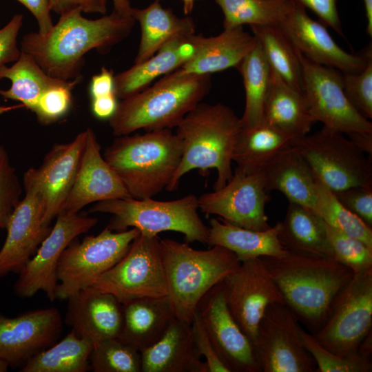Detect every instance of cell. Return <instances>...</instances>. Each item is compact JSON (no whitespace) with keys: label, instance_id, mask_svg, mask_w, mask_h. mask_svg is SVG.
<instances>
[{"label":"cell","instance_id":"obj_10","mask_svg":"<svg viewBox=\"0 0 372 372\" xmlns=\"http://www.w3.org/2000/svg\"><path fill=\"white\" fill-rule=\"evenodd\" d=\"M372 328V269L354 273L334 298L322 327L314 334L324 348L340 357L358 353Z\"/></svg>","mask_w":372,"mask_h":372},{"label":"cell","instance_id":"obj_18","mask_svg":"<svg viewBox=\"0 0 372 372\" xmlns=\"http://www.w3.org/2000/svg\"><path fill=\"white\" fill-rule=\"evenodd\" d=\"M196 310L229 372H261L252 343L227 307L222 281L205 295Z\"/></svg>","mask_w":372,"mask_h":372},{"label":"cell","instance_id":"obj_2","mask_svg":"<svg viewBox=\"0 0 372 372\" xmlns=\"http://www.w3.org/2000/svg\"><path fill=\"white\" fill-rule=\"evenodd\" d=\"M260 258L285 304L311 334L322 327L334 298L354 275L333 257L288 251Z\"/></svg>","mask_w":372,"mask_h":372},{"label":"cell","instance_id":"obj_27","mask_svg":"<svg viewBox=\"0 0 372 372\" xmlns=\"http://www.w3.org/2000/svg\"><path fill=\"white\" fill-rule=\"evenodd\" d=\"M260 171L268 192L278 190L287 198L289 202L316 213L317 180L294 146L276 155Z\"/></svg>","mask_w":372,"mask_h":372},{"label":"cell","instance_id":"obj_23","mask_svg":"<svg viewBox=\"0 0 372 372\" xmlns=\"http://www.w3.org/2000/svg\"><path fill=\"white\" fill-rule=\"evenodd\" d=\"M68 300L66 322L78 336L93 344L118 337L123 321L122 304L114 296L90 286Z\"/></svg>","mask_w":372,"mask_h":372},{"label":"cell","instance_id":"obj_45","mask_svg":"<svg viewBox=\"0 0 372 372\" xmlns=\"http://www.w3.org/2000/svg\"><path fill=\"white\" fill-rule=\"evenodd\" d=\"M344 93L354 107L365 118H372V56L357 73H342Z\"/></svg>","mask_w":372,"mask_h":372},{"label":"cell","instance_id":"obj_34","mask_svg":"<svg viewBox=\"0 0 372 372\" xmlns=\"http://www.w3.org/2000/svg\"><path fill=\"white\" fill-rule=\"evenodd\" d=\"M3 79H9L11 86L8 90H0V95L20 101L30 110L48 90L66 81L48 75L30 55L23 52L13 65L0 67V80Z\"/></svg>","mask_w":372,"mask_h":372},{"label":"cell","instance_id":"obj_6","mask_svg":"<svg viewBox=\"0 0 372 372\" xmlns=\"http://www.w3.org/2000/svg\"><path fill=\"white\" fill-rule=\"evenodd\" d=\"M167 296L176 318L191 323L205 295L223 281L240 263L228 249L213 245L205 250L189 242L160 239Z\"/></svg>","mask_w":372,"mask_h":372},{"label":"cell","instance_id":"obj_24","mask_svg":"<svg viewBox=\"0 0 372 372\" xmlns=\"http://www.w3.org/2000/svg\"><path fill=\"white\" fill-rule=\"evenodd\" d=\"M141 357V372H208L196 351L191 323L176 318Z\"/></svg>","mask_w":372,"mask_h":372},{"label":"cell","instance_id":"obj_33","mask_svg":"<svg viewBox=\"0 0 372 372\" xmlns=\"http://www.w3.org/2000/svg\"><path fill=\"white\" fill-rule=\"evenodd\" d=\"M294 141L263 121L253 127H242L233 152V162L237 164L236 169L258 172L276 155L293 146Z\"/></svg>","mask_w":372,"mask_h":372},{"label":"cell","instance_id":"obj_59","mask_svg":"<svg viewBox=\"0 0 372 372\" xmlns=\"http://www.w3.org/2000/svg\"><path fill=\"white\" fill-rule=\"evenodd\" d=\"M155 1H159L160 0H155Z\"/></svg>","mask_w":372,"mask_h":372},{"label":"cell","instance_id":"obj_5","mask_svg":"<svg viewBox=\"0 0 372 372\" xmlns=\"http://www.w3.org/2000/svg\"><path fill=\"white\" fill-rule=\"evenodd\" d=\"M103 157L131 198H152L169 185L181 160L182 145L172 129L117 136Z\"/></svg>","mask_w":372,"mask_h":372},{"label":"cell","instance_id":"obj_54","mask_svg":"<svg viewBox=\"0 0 372 372\" xmlns=\"http://www.w3.org/2000/svg\"><path fill=\"white\" fill-rule=\"evenodd\" d=\"M349 138L368 156H372V134L352 133Z\"/></svg>","mask_w":372,"mask_h":372},{"label":"cell","instance_id":"obj_22","mask_svg":"<svg viewBox=\"0 0 372 372\" xmlns=\"http://www.w3.org/2000/svg\"><path fill=\"white\" fill-rule=\"evenodd\" d=\"M86 137V130L68 143H57L33 173L42 192L45 211L43 223L50 227L59 215L74 184Z\"/></svg>","mask_w":372,"mask_h":372},{"label":"cell","instance_id":"obj_51","mask_svg":"<svg viewBox=\"0 0 372 372\" xmlns=\"http://www.w3.org/2000/svg\"><path fill=\"white\" fill-rule=\"evenodd\" d=\"M25 6L36 19L39 32L45 34L53 26L49 0H16Z\"/></svg>","mask_w":372,"mask_h":372},{"label":"cell","instance_id":"obj_38","mask_svg":"<svg viewBox=\"0 0 372 372\" xmlns=\"http://www.w3.org/2000/svg\"><path fill=\"white\" fill-rule=\"evenodd\" d=\"M223 15L224 29L243 25H278L293 0H214Z\"/></svg>","mask_w":372,"mask_h":372},{"label":"cell","instance_id":"obj_58","mask_svg":"<svg viewBox=\"0 0 372 372\" xmlns=\"http://www.w3.org/2000/svg\"><path fill=\"white\" fill-rule=\"evenodd\" d=\"M8 364L0 359V372H6L8 370Z\"/></svg>","mask_w":372,"mask_h":372},{"label":"cell","instance_id":"obj_47","mask_svg":"<svg viewBox=\"0 0 372 372\" xmlns=\"http://www.w3.org/2000/svg\"><path fill=\"white\" fill-rule=\"evenodd\" d=\"M194 344L200 357L205 358L208 372H229L218 356L214 346L196 310L192 322Z\"/></svg>","mask_w":372,"mask_h":372},{"label":"cell","instance_id":"obj_12","mask_svg":"<svg viewBox=\"0 0 372 372\" xmlns=\"http://www.w3.org/2000/svg\"><path fill=\"white\" fill-rule=\"evenodd\" d=\"M297 51L302 68V92L315 121L344 134H372L371 122L344 93L342 72L313 62Z\"/></svg>","mask_w":372,"mask_h":372},{"label":"cell","instance_id":"obj_4","mask_svg":"<svg viewBox=\"0 0 372 372\" xmlns=\"http://www.w3.org/2000/svg\"><path fill=\"white\" fill-rule=\"evenodd\" d=\"M211 74H165L153 85L121 99L108 119L116 136L176 127L208 94Z\"/></svg>","mask_w":372,"mask_h":372},{"label":"cell","instance_id":"obj_46","mask_svg":"<svg viewBox=\"0 0 372 372\" xmlns=\"http://www.w3.org/2000/svg\"><path fill=\"white\" fill-rule=\"evenodd\" d=\"M333 193L344 207L372 228V185L356 186Z\"/></svg>","mask_w":372,"mask_h":372},{"label":"cell","instance_id":"obj_52","mask_svg":"<svg viewBox=\"0 0 372 372\" xmlns=\"http://www.w3.org/2000/svg\"><path fill=\"white\" fill-rule=\"evenodd\" d=\"M89 91L91 99L115 94L113 72L103 67L100 73L92 76Z\"/></svg>","mask_w":372,"mask_h":372},{"label":"cell","instance_id":"obj_42","mask_svg":"<svg viewBox=\"0 0 372 372\" xmlns=\"http://www.w3.org/2000/svg\"><path fill=\"white\" fill-rule=\"evenodd\" d=\"M326 225L335 259L348 267L354 273L372 269V247L358 238Z\"/></svg>","mask_w":372,"mask_h":372},{"label":"cell","instance_id":"obj_36","mask_svg":"<svg viewBox=\"0 0 372 372\" xmlns=\"http://www.w3.org/2000/svg\"><path fill=\"white\" fill-rule=\"evenodd\" d=\"M93 343L73 331L57 343L32 357L21 372H86L91 370L90 358Z\"/></svg>","mask_w":372,"mask_h":372},{"label":"cell","instance_id":"obj_9","mask_svg":"<svg viewBox=\"0 0 372 372\" xmlns=\"http://www.w3.org/2000/svg\"><path fill=\"white\" fill-rule=\"evenodd\" d=\"M140 234L136 228L113 231L107 227L99 234L72 241L63 251L56 270V299L68 300L92 286L128 251Z\"/></svg>","mask_w":372,"mask_h":372},{"label":"cell","instance_id":"obj_55","mask_svg":"<svg viewBox=\"0 0 372 372\" xmlns=\"http://www.w3.org/2000/svg\"><path fill=\"white\" fill-rule=\"evenodd\" d=\"M114 9L113 11L124 15L132 16V7L129 0H112Z\"/></svg>","mask_w":372,"mask_h":372},{"label":"cell","instance_id":"obj_25","mask_svg":"<svg viewBox=\"0 0 372 372\" xmlns=\"http://www.w3.org/2000/svg\"><path fill=\"white\" fill-rule=\"evenodd\" d=\"M196 37L194 34L174 38L147 60L134 63L128 70L114 75L117 99H123L140 92L158 77L178 69L195 54Z\"/></svg>","mask_w":372,"mask_h":372},{"label":"cell","instance_id":"obj_37","mask_svg":"<svg viewBox=\"0 0 372 372\" xmlns=\"http://www.w3.org/2000/svg\"><path fill=\"white\" fill-rule=\"evenodd\" d=\"M271 69L302 92V68L297 49L278 25H250Z\"/></svg>","mask_w":372,"mask_h":372},{"label":"cell","instance_id":"obj_7","mask_svg":"<svg viewBox=\"0 0 372 372\" xmlns=\"http://www.w3.org/2000/svg\"><path fill=\"white\" fill-rule=\"evenodd\" d=\"M198 209V197L188 194L173 200L152 198L103 200L95 203L89 211L112 214L106 227L113 231L132 227L150 236L163 231H176L183 234L187 242L207 245L209 227L202 220Z\"/></svg>","mask_w":372,"mask_h":372},{"label":"cell","instance_id":"obj_57","mask_svg":"<svg viewBox=\"0 0 372 372\" xmlns=\"http://www.w3.org/2000/svg\"><path fill=\"white\" fill-rule=\"evenodd\" d=\"M195 1L196 0H182L185 14H189L192 12Z\"/></svg>","mask_w":372,"mask_h":372},{"label":"cell","instance_id":"obj_17","mask_svg":"<svg viewBox=\"0 0 372 372\" xmlns=\"http://www.w3.org/2000/svg\"><path fill=\"white\" fill-rule=\"evenodd\" d=\"M267 193L260 171L235 169L223 187L198 197V209L205 214L217 215L231 224L264 231L271 227L265 213Z\"/></svg>","mask_w":372,"mask_h":372},{"label":"cell","instance_id":"obj_50","mask_svg":"<svg viewBox=\"0 0 372 372\" xmlns=\"http://www.w3.org/2000/svg\"><path fill=\"white\" fill-rule=\"evenodd\" d=\"M107 0H49L51 11L61 15L74 9L85 13L105 14Z\"/></svg>","mask_w":372,"mask_h":372},{"label":"cell","instance_id":"obj_39","mask_svg":"<svg viewBox=\"0 0 372 372\" xmlns=\"http://www.w3.org/2000/svg\"><path fill=\"white\" fill-rule=\"evenodd\" d=\"M317 195L316 213L328 225L372 247V228L344 207L333 192L318 180Z\"/></svg>","mask_w":372,"mask_h":372},{"label":"cell","instance_id":"obj_19","mask_svg":"<svg viewBox=\"0 0 372 372\" xmlns=\"http://www.w3.org/2000/svg\"><path fill=\"white\" fill-rule=\"evenodd\" d=\"M278 26L305 57L342 73L360 72L372 56L371 45L359 54L344 50L333 39L326 26L311 18L305 8L293 0Z\"/></svg>","mask_w":372,"mask_h":372},{"label":"cell","instance_id":"obj_11","mask_svg":"<svg viewBox=\"0 0 372 372\" xmlns=\"http://www.w3.org/2000/svg\"><path fill=\"white\" fill-rule=\"evenodd\" d=\"M92 287L114 296L121 304L167 296L160 239L139 234L127 253L99 276Z\"/></svg>","mask_w":372,"mask_h":372},{"label":"cell","instance_id":"obj_43","mask_svg":"<svg viewBox=\"0 0 372 372\" xmlns=\"http://www.w3.org/2000/svg\"><path fill=\"white\" fill-rule=\"evenodd\" d=\"M81 78L66 81L48 90L38 100L32 111L38 121L45 125L51 124L64 116L72 105V90Z\"/></svg>","mask_w":372,"mask_h":372},{"label":"cell","instance_id":"obj_49","mask_svg":"<svg viewBox=\"0 0 372 372\" xmlns=\"http://www.w3.org/2000/svg\"><path fill=\"white\" fill-rule=\"evenodd\" d=\"M304 8L312 10L325 26L331 27L340 36L344 37L338 14V0H293Z\"/></svg>","mask_w":372,"mask_h":372},{"label":"cell","instance_id":"obj_14","mask_svg":"<svg viewBox=\"0 0 372 372\" xmlns=\"http://www.w3.org/2000/svg\"><path fill=\"white\" fill-rule=\"evenodd\" d=\"M222 283L231 313L254 346L267 307L285 304L281 292L260 257L241 261Z\"/></svg>","mask_w":372,"mask_h":372},{"label":"cell","instance_id":"obj_53","mask_svg":"<svg viewBox=\"0 0 372 372\" xmlns=\"http://www.w3.org/2000/svg\"><path fill=\"white\" fill-rule=\"evenodd\" d=\"M117 97L115 94L91 99V109L93 114L99 119H109L117 107Z\"/></svg>","mask_w":372,"mask_h":372},{"label":"cell","instance_id":"obj_1","mask_svg":"<svg viewBox=\"0 0 372 372\" xmlns=\"http://www.w3.org/2000/svg\"><path fill=\"white\" fill-rule=\"evenodd\" d=\"M135 20L114 11L89 19L74 9L60 15L46 33L30 32L21 41V52L30 55L52 77L70 81L81 78L84 55L92 50L107 52L130 34Z\"/></svg>","mask_w":372,"mask_h":372},{"label":"cell","instance_id":"obj_56","mask_svg":"<svg viewBox=\"0 0 372 372\" xmlns=\"http://www.w3.org/2000/svg\"><path fill=\"white\" fill-rule=\"evenodd\" d=\"M367 19L366 32L372 37V0H362Z\"/></svg>","mask_w":372,"mask_h":372},{"label":"cell","instance_id":"obj_28","mask_svg":"<svg viewBox=\"0 0 372 372\" xmlns=\"http://www.w3.org/2000/svg\"><path fill=\"white\" fill-rule=\"evenodd\" d=\"M122 313L118 338L140 352L156 343L176 318L167 296L127 301Z\"/></svg>","mask_w":372,"mask_h":372},{"label":"cell","instance_id":"obj_41","mask_svg":"<svg viewBox=\"0 0 372 372\" xmlns=\"http://www.w3.org/2000/svg\"><path fill=\"white\" fill-rule=\"evenodd\" d=\"M300 333L304 345L316 364V372H371V354L358 349V353L349 357H340L322 347L302 326Z\"/></svg>","mask_w":372,"mask_h":372},{"label":"cell","instance_id":"obj_40","mask_svg":"<svg viewBox=\"0 0 372 372\" xmlns=\"http://www.w3.org/2000/svg\"><path fill=\"white\" fill-rule=\"evenodd\" d=\"M90 363L94 372H141V352L118 337L94 344Z\"/></svg>","mask_w":372,"mask_h":372},{"label":"cell","instance_id":"obj_29","mask_svg":"<svg viewBox=\"0 0 372 372\" xmlns=\"http://www.w3.org/2000/svg\"><path fill=\"white\" fill-rule=\"evenodd\" d=\"M262 121L294 140L309 134L316 123L300 92L272 70L271 84L263 108Z\"/></svg>","mask_w":372,"mask_h":372},{"label":"cell","instance_id":"obj_21","mask_svg":"<svg viewBox=\"0 0 372 372\" xmlns=\"http://www.w3.org/2000/svg\"><path fill=\"white\" fill-rule=\"evenodd\" d=\"M125 198L131 197L101 154L94 132L87 128L76 176L61 214H76L90 203Z\"/></svg>","mask_w":372,"mask_h":372},{"label":"cell","instance_id":"obj_44","mask_svg":"<svg viewBox=\"0 0 372 372\" xmlns=\"http://www.w3.org/2000/svg\"><path fill=\"white\" fill-rule=\"evenodd\" d=\"M22 185L6 149L0 145V229H6L21 200Z\"/></svg>","mask_w":372,"mask_h":372},{"label":"cell","instance_id":"obj_3","mask_svg":"<svg viewBox=\"0 0 372 372\" xmlns=\"http://www.w3.org/2000/svg\"><path fill=\"white\" fill-rule=\"evenodd\" d=\"M182 145L180 164L167 190L177 189L180 179L190 171L215 169L214 190L231 178L233 152L242 129L240 118L222 103H200L176 127Z\"/></svg>","mask_w":372,"mask_h":372},{"label":"cell","instance_id":"obj_13","mask_svg":"<svg viewBox=\"0 0 372 372\" xmlns=\"http://www.w3.org/2000/svg\"><path fill=\"white\" fill-rule=\"evenodd\" d=\"M297 318L282 303L269 304L254 345L261 372H316V364L302 340Z\"/></svg>","mask_w":372,"mask_h":372},{"label":"cell","instance_id":"obj_26","mask_svg":"<svg viewBox=\"0 0 372 372\" xmlns=\"http://www.w3.org/2000/svg\"><path fill=\"white\" fill-rule=\"evenodd\" d=\"M256 42L253 34L245 31L242 26L224 29L214 37L197 35L195 54L175 71L180 74H211L237 68Z\"/></svg>","mask_w":372,"mask_h":372},{"label":"cell","instance_id":"obj_48","mask_svg":"<svg viewBox=\"0 0 372 372\" xmlns=\"http://www.w3.org/2000/svg\"><path fill=\"white\" fill-rule=\"evenodd\" d=\"M23 25V15L17 14L0 29V67L16 61L21 50L17 45V37Z\"/></svg>","mask_w":372,"mask_h":372},{"label":"cell","instance_id":"obj_8","mask_svg":"<svg viewBox=\"0 0 372 372\" xmlns=\"http://www.w3.org/2000/svg\"><path fill=\"white\" fill-rule=\"evenodd\" d=\"M293 146L315 178L333 192L372 185L371 158L344 134L323 126L296 139Z\"/></svg>","mask_w":372,"mask_h":372},{"label":"cell","instance_id":"obj_15","mask_svg":"<svg viewBox=\"0 0 372 372\" xmlns=\"http://www.w3.org/2000/svg\"><path fill=\"white\" fill-rule=\"evenodd\" d=\"M25 196L12 212L0 249V277L19 273L51 230L43 223L45 202L32 167L23 174Z\"/></svg>","mask_w":372,"mask_h":372},{"label":"cell","instance_id":"obj_32","mask_svg":"<svg viewBox=\"0 0 372 372\" xmlns=\"http://www.w3.org/2000/svg\"><path fill=\"white\" fill-rule=\"evenodd\" d=\"M289 251L333 257L327 225L314 211L289 202L278 235Z\"/></svg>","mask_w":372,"mask_h":372},{"label":"cell","instance_id":"obj_35","mask_svg":"<svg viewBox=\"0 0 372 372\" xmlns=\"http://www.w3.org/2000/svg\"><path fill=\"white\" fill-rule=\"evenodd\" d=\"M237 69L242 76L245 92V110L240 121L243 128H251L262 121L263 108L272 79V69L257 40Z\"/></svg>","mask_w":372,"mask_h":372},{"label":"cell","instance_id":"obj_16","mask_svg":"<svg viewBox=\"0 0 372 372\" xmlns=\"http://www.w3.org/2000/svg\"><path fill=\"white\" fill-rule=\"evenodd\" d=\"M34 255L19 273L14 290L21 298L43 291L48 298L56 299L58 262L64 249L79 235L96 225V217L61 213Z\"/></svg>","mask_w":372,"mask_h":372},{"label":"cell","instance_id":"obj_20","mask_svg":"<svg viewBox=\"0 0 372 372\" xmlns=\"http://www.w3.org/2000/svg\"><path fill=\"white\" fill-rule=\"evenodd\" d=\"M62 318L55 307L26 311L14 318L0 314V359L21 367L59 338Z\"/></svg>","mask_w":372,"mask_h":372},{"label":"cell","instance_id":"obj_31","mask_svg":"<svg viewBox=\"0 0 372 372\" xmlns=\"http://www.w3.org/2000/svg\"><path fill=\"white\" fill-rule=\"evenodd\" d=\"M131 15L139 23L141 33L134 63L147 60L174 38L195 33L196 25L191 17L180 18L158 1L143 9L132 8Z\"/></svg>","mask_w":372,"mask_h":372},{"label":"cell","instance_id":"obj_30","mask_svg":"<svg viewBox=\"0 0 372 372\" xmlns=\"http://www.w3.org/2000/svg\"><path fill=\"white\" fill-rule=\"evenodd\" d=\"M280 222L264 231L241 227L222 219L209 222L207 245H220L234 252L240 261L261 256L280 257L289 251L278 239Z\"/></svg>","mask_w":372,"mask_h":372}]
</instances>
